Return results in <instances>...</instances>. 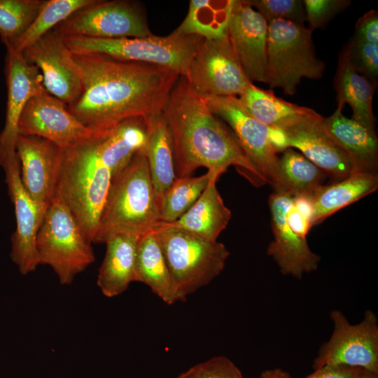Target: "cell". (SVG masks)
Wrapping results in <instances>:
<instances>
[{
    "instance_id": "6da1fadb",
    "label": "cell",
    "mask_w": 378,
    "mask_h": 378,
    "mask_svg": "<svg viewBox=\"0 0 378 378\" xmlns=\"http://www.w3.org/2000/svg\"><path fill=\"white\" fill-rule=\"evenodd\" d=\"M73 57L83 89L67 108L95 134H104L127 119L141 118L148 122L162 114L180 76L162 66L104 54Z\"/></svg>"
},
{
    "instance_id": "7a4b0ae2",
    "label": "cell",
    "mask_w": 378,
    "mask_h": 378,
    "mask_svg": "<svg viewBox=\"0 0 378 378\" xmlns=\"http://www.w3.org/2000/svg\"><path fill=\"white\" fill-rule=\"evenodd\" d=\"M162 115L170 130L177 177L206 167L219 177L233 166L252 185L267 183L238 140L192 90L185 76L173 86Z\"/></svg>"
},
{
    "instance_id": "3957f363",
    "label": "cell",
    "mask_w": 378,
    "mask_h": 378,
    "mask_svg": "<svg viewBox=\"0 0 378 378\" xmlns=\"http://www.w3.org/2000/svg\"><path fill=\"white\" fill-rule=\"evenodd\" d=\"M90 138L62 149L55 198L69 209L86 239L94 242L111 183V174L102 162Z\"/></svg>"
},
{
    "instance_id": "277c9868",
    "label": "cell",
    "mask_w": 378,
    "mask_h": 378,
    "mask_svg": "<svg viewBox=\"0 0 378 378\" xmlns=\"http://www.w3.org/2000/svg\"><path fill=\"white\" fill-rule=\"evenodd\" d=\"M158 223L159 206L144 149L111 178L93 243H104L108 234L117 230L143 234Z\"/></svg>"
},
{
    "instance_id": "5b68a950",
    "label": "cell",
    "mask_w": 378,
    "mask_h": 378,
    "mask_svg": "<svg viewBox=\"0 0 378 378\" xmlns=\"http://www.w3.org/2000/svg\"><path fill=\"white\" fill-rule=\"evenodd\" d=\"M74 55L99 53L124 61L153 64L186 76L193 56L204 38L171 33L165 36L98 38L63 36Z\"/></svg>"
},
{
    "instance_id": "8992f818",
    "label": "cell",
    "mask_w": 378,
    "mask_h": 378,
    "mask_svg": "<svg viewBox=\"0 0 378 378\" xmlns=\"http://www.w3.org/2000/svg\"><path fill=\"white\" fill-rule=\"evenodd\" d=\"M150 230L183 300L208 285L224 269L230 252L223 243L159 223Z\"/></svg>"
},
{
    "instance_id": "52a82bcc",
    "label": "cell",
    "mask_w": 378,
    "mask_h": 378,
    "mask_svg": "<svg viewBox=\"0 0 378 378\" xmlns=\"http://www.w3.org/2000/svg\"><path fill=\"white\" fill-rule=\"evenodd\" d=\"M313 31L304 24L285 20L268 22L267 83L293 95L302 78H321L325 63L316 55Z\"/></svg>"
},
{
    "instance_id": "ba28073f",
    "label": "cell",
    "mask_w": 378,
    "mask_h": 378,
    "mask_svg": "<svg viewBox=\"0 0 378 378\" xmlns=\"http://www.w3.org/2000/svg\"><path fill=\"white\" fill-rule=\"evenodd\" d=\"M36 246L40 265H49L62 285L71 284L95 259L91 243L69 209L57 198L44 215Z\"/></svg>"
},
{
    "instance_id": "9c48e42d",
    "label": "cell",
    "mask_w": 378,
    "mask_h": 378,
    "mask_svg": "<svg viewBox=\"0 0 378 378\" xmlns=\"http://www.w3.org/2000/svg\"><path fill=\"white\" fill-rule=\"evenodd\" d=\"M53 29L62 36L98 38H140L152 35L144 8L138 1L94 0Z\"/></svg>"
},
{
    "instance_id": "30bf717a",
    "label": "cell",
    "mask_w": 378,
    "mask_h": 378,
    "mask_svg": "<svg viewBox=\"0 0 378 378\" xmlns=\"http://www.w3.org/2000/svg\"><path fill=\"white\" fill-rule=\"evenodd\" d=\"M185 77L202 99L239 97L253 83L244 74L227 34L215 39H204Z\"/></svg>"
},
{
    "instance_id": "8fae6325",
    "label": "cell",
    "mask_w": 378,
    "mask_h": 378,
    "mask_svg": "<svg viewBox=\"0 0 378 378\" xmlns=\"http://www.w3.org/2000/svg\"><path fill=\"white\" fill-rule=\"evenodd\" d=\"M330 317L333 331L314 360V370L333 365L378 372V323L375 313L367 310L362 321L356 324H351L339 310L332 311Z\"/></svg>"
},
{
    "instance_id": "7c38bea8",
    "label": "cell",
    "mask_w": 378,
    "mask_h": 378,
    "mask_svg": "<svg viewBox=\"0 0 378 378\" xmlns=\"http://www.w3.org/2000/svg\"><path fill=\"white\" fill-rule=\"evenodd\" d=\"M323 118L318 113L302 118L283 130L271 129L270 136L277 153L288 148L299 149L309 160L340 181L354 172L347 154L328 135Z\"/></svg>"
},
{
    "instance_id": "4fadbf2b",
    "label": "cell",
    "mask_w": 378,
    "mask_h": 378,
    "mask_svg": "<svg viewBox=\"0 0 378 378\" xmlns=\"http://www.w3.org/2000/svg\"><path fill=\"white\" fill-rule=\"evenodd\" d=\"M211 111L230 127L246 155L271 186L279 158L271 140V129L254 118L238 97L202 99Z\"/></svg>"
},
{
    "instance_id": "5bb4252c",
    "label": "cell",
    "mask_w": 378,
    "mask_h": 378,
    "mask_svg": "<svg viewBox=\"0 0 378 378\" xmlns=\"http://www.w3.org/2000/svg\"><path fill=\"white\" fill-rule=\"evenodd\" d=\"M21 52L39 69L48 93L66 105L78 99L83 89L81 76L61 34L52 29Z\"/></svg>"
},
{
    "instance_id": "9a60e30c",
    "label": "cell",
    "mask_w": 378,
    "mask_h": 378,
    "mask_svg": "<svg viewBox=\"0 0 378 378\" xmlns=\"http://www.w3.org/2000/svg\"><path fill=\"white\" fill-rule=\"evenodd\" d=\"M16 153L22 183L44 217L55 199L62 149L38 136L19 135Z\"/></svg>"
},
{
    "instance_id": "2e32d148",
    "label": "cell",
    "mask_w": 378,
    "mask_h": 378,
    "mask_svg": "<svg viewBox=\"0 0 378 378\" xmlns=\"http://www.w3.org/2000/svg\"><path fill=\"white\" fill-rule=\"evenodd\" d=\"M5 74L7 102L4 127L0 132V166L17 156L18 124L28 100L47 92L39 69L27 62L21 52L6 47Z\"/></svg>"
},
{
    "instance_id": "e0dca14e",
    "label": "cell",
    "mask_w": 378,
    "mask_h": 378,
    "mask_svg": "<svg viewBox=\"0 0 378 378\" xmlns=\"http://www.w3.org/2000/svg\"><path fill=\"white\" fill-rule=\"evenodd\" d=\"M18 133L45 139L62 149L94 134L69 111L66 104L47 92L28 100L20 118Z\"/></svg>"
},
{
    "instance_id": "ac0fdd59",
    "label": "cell",
    "mask_w": 378,
    "mask_h": 378,
    "mask_svg": "<svg viewBox=\"0 0 378 378\" xmlns=\"http://www.w3.org/2000/svg\"><path fill=\"white\" fill-rule=\"evenodd\" d=\"M2 167L16 221L11 237L10 258L20 272L26 275L40 265L36 241L43 216L22 183L18 156L7 160Z\"/></svg>"
},
{
    "instance_id": "d6986e66",
    "label": "cell",
    "mask_w": 378,
    "mask_h": 378,
    "mask_svg": "<svg viewBox=\"0 0 378 378\" xmlns=\"http://www.w3.org/2000/svg\"><path fill=\"white\" fill-rule=\"evenodd\" d=\"M268 23L247 0H232L227 36L250 81L265 83Z\"/></svg>"
},
{
    "instance_id": "ffe728a7",
    "label": "cell",
    "mask_w": 378,
    "mask_h": 378,
    "mask_svg": "<svg viewBox=\"0 0 378 378\" xmlns=\"http://www.w3.org/2000/svg\"><path fill=\"white\" fill-rule=\"evenodd\" d=\"M293 199L290 195L274 192L269 197L274 239L267 253L282 274L301 279L318 268L321 258L310 249L307 239L295 232L288 222L287 213Z\"/></svg>"
},
{
    "instance_id": "44dd1931",
    "label": "cell",
    "mask_w": 378,
    "mask_h": 378,
    "mask_svg": "<svg viewBox=\"0 0 378 378\" xmlns=\"http://www.w3.org/2000/svg\"><path fill=\"white\" fill-rule=\"evenodd\" d=\"M143 234L117 230L105 238L106 253L99 269L97 284L106 297L113 298L122 293L135 281L136 248Z\"/></svg>"
},
{
    "instance_id": "7402d4cb",
    "label": "cell",
    "mask_w": 378,
    "mask_h": 378,
    "mask_svg": "<svg viewBox=\"0 0 378 378\" xmlns=\"http://www.w3.org/2000/svg\"><path fill=\"white\" fill-rule=\"evenodd\" d=\"M323 123L328 135L350 158L355 172L377 174L376 130L346 118L340 108L330 116L323 118Z\"/></svg>"
},
{
    "instance_id": "603a6c76",
    "label": "cell",
    "mask_w": 378,
    "mask_h": 378,
    "mask_svg": "<svg viewBox=\"0 0 378 378\" xmlns=\"http://www.w3.org/2000/svg\"><path fill=\"white\" fill-rule=\"evenodd\" d=\"M146 140L147 124L141 118L127 119L110 131L94 136L97 153L111 178L122 172L135 154L145 148Z\"/></svg>"
},
{
    "instance_id": "cb8c5ba5",
    "label": "cell",
    "mask_w": 378,
    "mask_h": 378,
    "mask_svg": "<svg viewBox=\"0 0 378 378\" xmlns=\"http://www.w3.org/2000/svg\"><path fill=\"white\" fill-rule=\"evenodd\" d=\"M377 188V174L357 172L340 181L320 186L306 197L311 208V227Z\"/></svg>"
},
{
    "instance_id": "d4e9b609",
    "label": "cell",
    "mask_w": 378,
    "mask_h": 378,
    "mask_svg": "<svg viewBox=\"0 0 378 378\" xmlns=\"http://www.w3.org/2000/svg\"><path fill=\"white\" fill-rule=\"evenodd\" d=\"M334 85L337 108L343 109L344 104H348L353 112L351 119L376 130L372 111L375 83L356 70L346 47L339 57Z\"/></svg>"
},
{
    "instance_id": "484cf974",
    "label": "cell",
    "mask_w": 378,
    "mask_h": 378,
    "mask_svg": "<svg viewBox=\"0 0 378 378\" xmlns=\"http://www.w3.org/2000/svg\"><path fill=\"white\" fill-rule=\"evenodd\" d=\"M218 179L215 176L211 178L199 199L178 220L159 224L178 228L209 241H217L232 217L216 188Z\"/></svg>"
},
{
    "instance_id": "4316f807",
    "label": "cell",
    "mask_w": 378,
    "mask_h": 378,
    "mask_svg": "<svg viewBox=\"0 0 378 378\" xmlns=\"http://www.w3.org/2000/svg\"><path fill=\"white\" fill-rule=\"evenodd\" d=\"M135 281L147 285L167 304L183 300L150 229L141 236L137 244Z\"/></svg>"
},
{
    "instance_id": "83f0119b",
    "label": "cell",
    "mask_w": 378,
    "mask_h": 378,
    "mask_svg": "<svg viewBox=\"0 0 378 378\" xmlns=\"http://www.w3.org/2000/svg\"><path fill=\"white\" fill-rule=\"evenodd\" d=\"M146 124L147 140L144 152L159 206L164 194L176 178L173 143L162 113Z\"/></svg>"
},
{
    "instance_id": "f1b7e54d",
    "label": "cell",
    "mask_w": 378,
    "mask_h": 378,
    "mask_svg": "<svg viewBox=\"0 0 378 378\" xmlns=\"http://www.w3.org/2000/svg\"><path fill=\"white\" fill-rule=\"evenodd\" d=\"M247 111L257 120L274 130H283L304 117L317 113L276 96L272 90H263L251 83L238 97Z\"/></svg>"
},
{
    "instance_id": "f546056e",
    "label": "cell",
    "mask_w": 378,
    "mask_h": 378,
    "mask_svg": "<svg viewBox=\"0 0 378 378\" xmlns=\"http://www.w3.org/2000/svg\"><path fill=\"white\" fill-rule=\"evenodd\" d=\"M283 152L271 186L274 192L307 197L323 185L326 174L322 169L291 148Z\"/></svg>"
},
{
    "instance_id": "4dcf8cb0",
    "label": "cell",
    "mask_w": 378,
    "mask_h": 378,
    "mask_svg": "<svg viewBox=\"0 0 378 378\" xmlns=\"http://www.w3.org/2000/svg\"><path fill=\"white\" fill-rule=\"evenodd\" d=\"M232 0H191L188 13L173 33L215 39L227 34Z\"/></svg>"
},
{
    "instance_id": "1f68e13d",
    "label": "cell",
    "mask_w": 378,
    "mask_h": 378,
    "mask_svg": "<svg viewBox=\"0 0 378 378\" xmlns=\"http://www.w3.org/2000/svg\"><path fill=\"white\" fill-rule=\"evenodd\" d=\"M213 176L210 172L199 176H176L159 204L160 223L178 220L196 202Z\"/></svg>"
},
{
    "instance_id": "d6a6232c",
    "label": "cell",
    "mask_w": 378,
    "mask_h": 378,
    "mask_svg": "<svg viewBox=\"0 0 378 378\" xmlns=\"http://www.w3.org/2000/svg\"><path fill=\"white\" fill-rule=\"evenodd\" d=\"M46 0H0V38L13 46L40 13Z\"/></svg>"
},
{
    "instance_id": "836d02e7",
    "label": "cell",
    "mask_w": 378,
    "mask_h": 378,
    "mask_svg": "<svg viewBox=\"0 0 378 378\" xmlns=\"http://www.w3.org/2000/svg\"><path fill=\"white\" fill-rule=\"evenodd\" d=\"M94 0H48L34 22L12 46L22 52L72 13L88 6ZM8 47V46H6Z\"/></svg>"
},
{
    "instance_id": "e575fe53",
    "label": "cell",
    "mask_w": 378,
    "mask_h": 378,
    "mask_svg": "<svg viewBox=\"0 0 378 378\" xmlns=\"http://www.w3.org/2000/svg\"><path fill=\"white\" fill-rule=\"evenodd\" d=\"M258 10L267 23L274 20H285L304 24L305 11L301 0H247Z\"/></svg>"
},
{
    "instance_id": "d590c367",
    "label": "cell",
    "mask_w": 378,
    "mask_h": 378,
    "mask_svg": "<svg viewBox=\"0 0 378 378\" xmlns=\"http://www.w3.org/2000/svg\"><path fill=\"white\" fill-rule=\"evenodd\" d=\"M346 48L350 61L356 70L372 82H377L378 43H367L352 37Z\"/></svg>"
},
{
    "instance_id": "8d00e7d4",
    "label": "cell",
    "mask_w": 378,
    "mask_h": 378,
    "mask_svg": "<svg viewBox=\"0 0 378 378\" xmlns=\"http://www.w3.org/2000/svg\"><path fill=\"white\" fill-rule=\"evenodd\" d=\"M305 20L313 31L324 27L337 14L351 3L346 0H303Z\"/></svg>"
},
{
    "instance_id": "74e56055",
    "label": "cell",
    "mask_w": 378,
    "mask_h": 378,
    "mask_svg": "<svg viewBox=\"0 0 378 378\" xmlns=\"http://www.w3.org/2000/svg\"><path fill=\"white\" fill-rule=\"evenodd\" d=\"M190 369L194 378H244L236 365L223 356L209 358Z\"/></svg>"
},
{
    "instance_id": "f35d334b",
    "label": "cell",
    "mask_w": 378,
    "mask_h": 378,
    "mask_svg": "<svg viewBox=\"0 0 378 378\" xmlns=\"http://www.w3.org/2000/svg\"><path fill=\"white\" fill-rule=\"evenodd\" d=\"M353 38L367 43H378L377 10H371L358 20Z\"/></svg>"
},
{
    "instance_id": "ab89813d",
    "label": "cell",
    "mask_w": 378,
    "mask_h": 378,
    "mask_svg": "<svg viewBox=\"0 0 378 378\" xmlns=\"http://www.w3.org/2000/svg\"><path fill=\"white\" fill-rule=\"evenodd\" d=\"M360 368L328 365L321 367L304 378H354Z\"/></svg>"
},
{
    "instance_id": "60d3db41",
    "label": "cell",
    "mask_w": 378,
    "mask_h": 378,
    "mask_svg": "<svg viewBox=\"0 0 378 378\" xmlns=\"http://www.w3.org/2000/svg\"><path fill=\"white\" fill-rule=\"evenodd\" d=\"M258 378H292L289 373L281 368L270 369L263 371Z\"/></svg>"
},
{
    "instance_id": "b9f144b4",
    "label": "cell",
    "mask_w": 378,
    "mask_h": 378,
    "mask_svg": "<svg viewBox=\"0 0 378 378\" xmlns=\"http://www.w3.org/2000/svg\"><path fill=\"white\" fill-rule=\"evenodd\" d=\"M354 378H378V372L360 368Z\"/></svg>"
},
{
    "instance_id": "7bdbcfd3",
    "label": "cell",
    "mask_w": 378,
    "mask_h": 378,
    "mask_svg": "<svg viewBox=\"0 0 378 378\" xmlns=\"http://www.w3.org/2000/svg\"><path fill=\"white\" fill-rule=\"evenodd\" d=\"M177 378H194L192 372L190 368L187 371L181 373Z\"/></svg>"
}]
</instances>
